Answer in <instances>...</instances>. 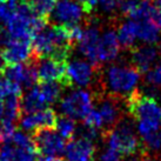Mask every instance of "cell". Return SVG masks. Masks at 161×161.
Returning <instances> with one entry per match:
<instances>
[{"mask_svg":"<svg viewBox=\"0 0 161 161\" xmlns=\"http://www.w3.org/2000/svg\"><path fill=\"white\" fill-rule=\"evenodd\" d=\"M126 103L128 113L138 122V130L141 136L159 130L161 126V106L155 99L135 90L127 97Z\"/></svg>","mask_w":161,"mask_h":161,"instance_id":"1","label":"cell"},{"mask_svg":"<svg viewBox=\"0 0 161 161\" xmlns=\"http://www.w3.org/2000/svg\"><path fill=\"white\" fill-rule=\"evenodd\" d=\"M103 135L108 147L115 149L121 155L130 157L140 149V142L130 121L121 119L111 130H105Z\"/></svg>","mask_w":161,"mask_h":161,"instance_id":"2","label":"cell"},{"mask_svg":"<svg viewBox=\"0 0 161 161\" xmlns=\"http://www.w3.org/2000/svg\"><path fill=\"white\" fill-rule=\"evenodd\" d=\"M139 80L140 73L133 66L114 65L106 73V86L114 97H128L135 91Z\"/></svg>","mask_w":161,"mask_h":161,"instance_id":"3","label":"cell"},{"mask_svg":"<svg viewBox=\"0 0 161 161\" xmlns=\"http://www.w3.org/2000/svg\"><path fill=\"white\" fill-rule=\"evenodd\" d=\"M32 139L42 157H60L65 153V139L54 128H39L32 133Z\"/></svg>","mask_w":161,"mask_h":161,"instance_id":"4","label":"cell"},{"mask_svg":"<svg viewBox=\"0 0 161 161\" xmlns=\"http://www.w3.org/2000/svg\"><path fill=\"white\" fill-rule=\"evenodd\" d=\"M93 97L90 92L84 90H76L67 94L60 101V109L64 115L69 116L74 120L84 119L92 108Z\"/></svg>","mask_w":161,"mask_h":161,"instance_id":"5","label":"cell"},{"mask_svg":"<svg viewBox=\"0 0 161 161\" xmlns=\"http://www.w3.org/2000/svg\"><path fill=\"white\" fill-rule=\"evenodd\" d=\"M36 61L39 81H59L64 87H68L67 76H66L67 60L45 57V58H36Z\"/></svg>","mask_w":161,"mask_h":161,"instance_id":"6","label":"cell"},{"mask_svg":"<svg viewBox=\"0 0 161 161\" xmlns=\"http://www.w3.org/2000/svg\"><path fill=\"white\" fill-rule=\"evenodd\" d=\"M95 67L90 61L84 60H74L67 64V82L68 87L78 86V87H86L92 82L95 74Z\"/></svg>","mask_w":161,"mask_h":161,"instance_id":"7","label":"cell"},{"mask_svg":"<svg viewBox=\"0 0 161 161\" xmlns=\"http://www.w3.org/2000/svg\"><path fill=\"white\" fill-rule=\"evenodd\" d=\"M58 115L52 108H42L40 111L27 113L20 118V127L25 132H34L39 128H55Z\"/></svg>","mask_w":161,"mask_h":161,"instance_id":"8","label":"cell"},{"mask_svg":"<svg viewBox=\"0 0 161 161\" xmlns=\"http://www.w3.org/2000/svg\"><path fill=\"white\" fill-rule=\"evenodd\" d=\"M0 57L5 65L27 63L32 58L31 41L12 40L0 51Z\"/></svg>","mask_w":161,"mask_h":161,"instance_id":"9","label":"cell"},{"mask_svg":"<svg viewBox=\"0 0 161 161\" xmlns=\"http://www.w3.org/2000/svg\"><path fill=\"white\" fill-rule=\"evenodd\" d=\"M53 18L61 25H75L82 20L84 9L79 3L72 0H60L53 9Z\"/></svg>","mask_w":161,"mask_h":161,"instance_id":"10","label":"cell"},{"mask_svg":"<svg viewBox=\"0 0 161 161\" xmlns=\"http://www.w3.org/2000/svg\"><path fill=\"white\" fill-rule=\"evenodd\" d=\"M100 38L99 28L95 25L86 28V31L82 32L80 40L78 41V47L80 53L87 58L92 65L95 67H100L98 60V42Z\"/></svg>","mask_w":161,"mask_h":161,"instance_id":"11","label":"cell"},{"mask_svg":"<svg viewBox=\"0 0 161 161\" xmlns=\"http://www.w3.org/2000/svg\"><path fill=\"white\" fill-rule=\"evenodd\" d=\"M68 161H94L95 146L93 141L84 138L71 139L65 148Z\"/></svg>","mask_w":161,"mask_h":161,"instance_id":"12","label":"cell"},{"mask_svg":"<svg viewBox=\"0 0 161 161\" xmlns=\"http://www.w3.org/2000/svg\"><path fill=\"white\" fill-rule=\"evenodd\" d=\"M130 57L132 66L140 74H142L151 69L152 65L158 58V52L155 47H153L151 44H146L143 46L132 47Z\"/></svg>","mask_w":161,"mask_h":161,"instance_id":"13","label":"cell"},{"mask_svg":"<svg viewBox=\"0 0 161 161\" xmlns=\"http://www.w3.org/2000/svg\"><path fill=\"white\" fill-rule=\"evenodd\" d=\"M120 51V44L115 31L108 30L100 36L98 42V60L99 64L109 63L116 59Z\"/></svg>","mask_w":161,"mask_h":161,"instance_id":"14","label":"cell"},{"mask_svg":"<svg viewBox=\"0 0 161 161\" xmlns=\"http://www.w3.org/2000/svg\"><path fill=\"white\" fill-rule=\"evenodd\" d=\"M99 112L103 116V126H106V130H111L121 120L120 109L114 98H107L101 101Z\"/></svg>","mask_w":161,"mask_h":161,"instance_id":"15","label":"cell"},{"mask_svg":"<svg viewBox=\"0 0 161 161\" xmlns=\"http://www.w3.org/2000/svg\"><path fill=\"white\" fill-rule=\"evenodd\" d=\"M45 100L42 99V95L40 93L39 86H32L30 91L24 97H21V111L23 113H33L36 111H40L42 108H46Z\"/></svg>","mask_w":161,"mask_h":161,"instance_id":"16","label":"cell"},{"mask_svg":"<svg viewBox=\"0 0 161 161\" xmlns=\"http://www.w3.org/2000/svg\"><path fill=\"white\" fill-rule=\"evenodd\" d=\"M138 38V21L128 20L121 24L118 30V40L121 47L130 49L134 46V42Z\"/></svg>","mask_w":161,"mask_h":161,"instance_id":"17","label":"cell"},{"mask_svg":"<svg viewBox=\"0 0 161 161\" xmlns=\"http://www.w3.org/2000/svg\"><path fill=\"white\" fill-rule=\"evenodd\" d=\"M160 28L148 19L138 21V38L145 44H154L160 39Z\"/></svg>","mask_w":161,"mask_h":161,"instance_id":"18","label":"cell"},{"mask_svg":"<svg viewBox=\"0 0 161 161\" xmlns=\"http://www.w3.org/2000/svg\"><path fill=\"white\" fill-rule=\"evenodd\" d=\"M38 86L47 106L57 103L64 90V86L59 81H40V85Z\"/></svg>","mask_w":161,"mask_h":161,"instance_id":"19","label":"cell"},{"mask_svg":"<svg viewBox=\"0 0 161 161\" xmlns=\"http://www.w3.org/2000/svg\"><path fill=\"white\" fill-rule=\"evenodd\" d=\"M4 115L3 119L9 121H17L21 118V97L8 95L4 99Z\"/></svg>","mask_w":161,"mask_h":161,"instance_id":"20","label":"cell"},{"mask_svg":"<svg viewBox=\"0 0 161 161\" xmlns=\"http://www.w3.org/2000/svg\"><path fill=\"white\" fill-rule=\"evenodd\" d=\"M55 130L65 140H71L76 132L75 121L74 119L66 115L58 116L57 124H55Z\"/></svg>","mask_w":161,"mask_h":161,"instance_id":"21","label":"cell"},{"mask_svg":"<svg viewBox=\"0 0 161 161\" xmlns=\"http://www.w3.org/2000/svg\"><path fill=\"white\" fill-rule=\"evenodd\" d=\"M58 1L59 0H31L30 5L36 15L48 19V17L53 12L55 5L58 4Z\"/></svg>","mask_w":161,"mask_h":161,"instance_id":"22","label":"cell"},{"mask_svg":"<svg viewBox=\"0 0 161 161\" xmlns=\"http://www.w3.org/2000/svg\"><path fill=\"white\" fill-rule=\"evenodd\" d=\"M23 87L13 81L0 75V100H4L8 95H19L23 97Z\"/></svg>","mask_w":161,"mask_h":161,"instance_id":"23","label":"cell"},{"mask_svg":"<svg viewBox=\"0 0 161 161\" xmlns=\"http://www.w3.org/2000/svg\"><path fill=\"white\" fill-rule=\"evenodd\" d=\"M142 143L145 151L152 153H158L161 151V133L159 132H153L147 135H143Z\"/></svg>","mask_w":161,"mask_h":161,"instance_id":"24","label":"cell"},{"mask_svg":"<svg viewBox=\"0 0 161 161\" xmlns=\"http://www.w3.org/2000/svg\"><path fill=\"white\" fill-rule=\"evenodd\" d=\"M38 154L39 153L36 148H23L14 146L12 161H38Z\"/></svg>","mask_w":161,"mask_h":161,"instance_id":"25","label":"cell"},{"mask_svg":"<svg viewBox=\"0 0 161 161\" xmlns=\"http://www.w3.org/2000/svg\"><path fill=\"white\" fill-rule=\"evenodd\" d=\"M11 143H13V146L15 147H23V148H36L34 142H33V139L32 136H30L28 134L24 133L21 130H15L12 135L11 139Z\"/></svg>","mask_w":161,"mask_h":161,"instance_id":"26","label":"cell"},{"mask_svg":"<svg viewBox=\"0 0 161 161\" xmlns=\"http://www.w3.org/2000/svg\"><path fill=\"white\" fill-rule=\"evenodd\" d=\"M84 120V124L90 127H93L95 130H99V128H103V116L100 114L99 111H97L95 108H91L88 113L85 115V118L82 119Z\"/></svg>","mask_w":161,"mask_h":161,"instance_id":"27","label":"cell"},{"mask_svg":"<svg viewBox=\"0 0 161 161\" xmlns=\"http://www.w3.org/2000/svg\"><path fill=\"white\" fill-rule=\"evenodd\" d=\"M14 132H15V126H14L13 121L1 119V124H0V143L9 142Z\"/></svg>","mask_w":161,"mask_h":161,"instance_id":"28","label":"cell"},{"mask_svg":"<svg viewBox=\"0 0 161 161\" xmlns=\"http://www.w3.org/2000/svg\"><path fill=\"white\" fill-rule=\"evenodd\" d=\"M146 82L152 87H161V64L146 72Z\"/></svg>","mask_w":161,"mask_h":161,"instance_id":"29","label":"cell"},{"mask_svg":"<svg viewBox=\"0 0 161 161\" xmlns=\"http://www.w3.org/2000/svg\"><path fill=\"white\" fill-rule=\"evenodd\" d=\"M76 134L79 138H84L86 140H90V141H95L97 138H98V132L95 128L93 127H90L87 125H81L80 127H76Z\"/></svg>","mask_w":161,"mask_h":161,"instance_id":"30","label":"cell"},{"mask_svg":"<svg viewBox=\"0 0 161 161\" xmlns=\"http://www.w3.org/2000/svg\"><path fill=\"white\" fill-rule=\"evenodd\" d=\"M14 146L11 142H4L0 146V161H12Z\"/></svg>","mask_w":161,"mask_h":161,"instance_id":"31","label":"cell"},{"mask_svg":"<svg viewBox=\"0 0 161 161\" xmlns=\"http://www.w3.org/2000/svg\"><path fill=\"white\" fill-rule=\"evenodd\" d=\"M14 8L11 7L7 1H4V3H0V24H5L8 18L13 14Z\"/></svg>","mask_w":161,"mask_h":161,"instance_id":"32","label":"cell"},{"mask_svg":"<svg viewBox=\"0 0 161 161\" xmlns=\"http://www.w3.org/2000/svg\"><path fill=\"white\" fill-rule=\"evenodd\" d=\"M99 161H121V154L116 152L115 149L108 147V149H106L100 155Z\"/></svg>","mask_w":161,"mask_h":161,"instance_id":"33","label":"cell"},{"mask_svg":"<svg viewBox=\"0 0 161 161\" xmlns=\"http://www.w3.org/2000/svg\"><path fill=\"white\" fill-rule=\"evenodd\" d=\"M148 20H151L152 23H154L161 30V9L158 8L154 4H153L152 9H151V13H149Z\"/></svg>","mask_w":161,"mask_h":161,"instance_id":"34","label":"cell"},{"mask_svg":"<svg viewBox=\"0 0 161 161\" xmlns=\"http://www.w3.org/2000/svg\"><path fill=\"white\" fill-rule=\"evenodd\" d=\"M79 4L81 5V7L84 9V12L87 14L92 13L94 8L98 5V0H79Z\"/></svg>","mask_w":161,"mask_h":161,"instance_id":"35","label":"cell"},{"mask_svg":"<svg viewBox=\"0 0 161 161\" xmlns=\"http://www.w3.org/2000/svg\"><path fill=\"white\" fill-rule=\"evenodd\" d=\"M98 4L103 12H112L118 6V0H98Z\"/></svg>","mask_w":161,"mask_h":161,"instance_id":"36","label":"cell"},{"mask_svg":"<svg viewBox=\"0 0 161 161\" xmlns=\"http://www.w3.org/2000/svg\"><path fill=\"white\" fill-rule=\"evenodd\" d=\"M12 40V38L9 36L8 31L6 30V27L0 25V48H3Z\"/></svg>","mask_w":161,"mask_h":161,"instance_id":"37","label":"cell"},{"mask_svg":"<svg viewBox=\"0 0 161 161\" xmlns=\"http://www.w3.org/2000/svg\"><path fill=\"white\" fill-rule=\"evenodd\" d=\"M38 161H68V160H65V159L59 157H42Z\"/></svg>","mask_w":161,"mask_h":161,"instance_id":"38","label":"cell"},{"mask_svg":"<svg viewBox=\"0 0 161 161\" xmlns=\"http://www.w3.org/2000/svg\"><path fill=\"white\" fill-rule=\"evenodd\" d=\"M135 161H151V159L147 155V153H143V154H141V158L139 160H135Z\"/></svg>","mask_w":161,"mask_h":161,"instance_id":"39","label":"cell"},{"mask_svg":"<svg viewBox=\"0 0 161 161\" xmlns=\"http://www.w3.org/2000/svg\"><path fill=\"white\" fill-rule=\"evenodd\" d=\"M3 115H4V103L0 100V119H3Z\"/></svg>","mask_w":161,"mask_h":161,"instance_id":"40","label":"cell"},{"mask_svg":"<svg viewBox=\"0 0 161 161\" xmlns=\"http://www.w3.org/2000/svg\"><path fill=\"white\" fill-rule=\"evenodd\" d=\"M152 3L155 5V6H157L158 8L161 9V0H152Z\"/></svg>","mask_w":161,"mask_h":161,"instance_id":"41","label":"cell"},{"mask_svg":"<svg viewBox=\"0 0 161 161\" xmlns=\"http://www.w3.org/2000/svg\"><path fill=\"white\" fill-rule=\"evenodd\" d=\"M21 1H26V3H30L31 0H21Z\"/></svg>","mask_w":161,"mask_h":161,"instance_id":"42","label":"cell"},{"mask_svg":"<svg viewBox=\"0 0 161 161\" xmlns=\"http://www.w3.org/2000/svg\"><path fill=\"white\" fill-rule=\"evenodd\" d=\"M4 1H6V0H0V3H4Z\"/></svg>","mask_w":161,"mask_h":161,"instance_id":"43","label":"cell"}]
</instances>
